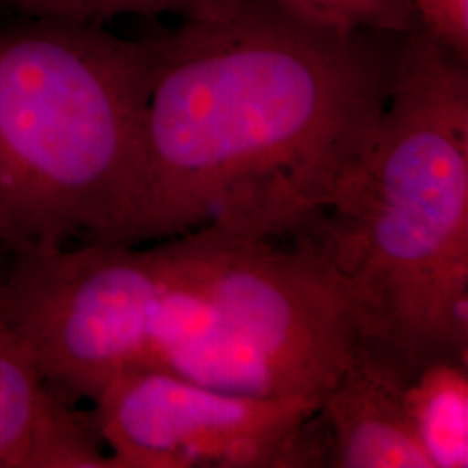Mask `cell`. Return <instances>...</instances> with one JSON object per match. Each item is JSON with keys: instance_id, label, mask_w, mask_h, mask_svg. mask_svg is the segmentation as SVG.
Wrapping results in <instances>:
<instances>
[{"instance_id": "7", "label": "cell", "mask_w": 468, "mask_h": 468, "mask_svg": "<svg viewBox=\"0 0 468 468\" xmlns=\"http://www.w3.org/2000/svg\"><path fill=\"white\" fill-rule=\"evenodd\" d=\"M411 363L382 340L357 335L319 415L336 468H432L413 434L404 385Z\"/></svg>"}, {"instance_id": "3", "label": "cell", "mask_w": 468, "mask_h": 468, "mask_svg": "<svg viewBox=\"0 0 468 468\" xmlns=\"http://www.w3.org/2000/svg\"><path fill=\"white\" fill-rule=\"evenodd\" d=\"M153 37L0 23V251L110 243L134 201Z\"/></svg>"}, {"instance_id": "12", "label": "cell", "mask_w": 468, "mask_h": 468, "mask_svg": "<svg viewBox=\"0 0 468 468\" xmlns=\"http://www.w3.org/2000/svg\"><path fill=\"white\" fill-rule=\"evenodd\" d=\"M425 30L468 59V0H406Z\"/></svg>"}, {"instance_id": "8", "label": "cell", "mask_w": 468, "mask_h": 468, "mask_svg": "<svg viewBox=\"0 0 468 468\" xmlns=\"http://www.w3.org/2000/svg\"><path fill=\"white\" fill-rule=\"evenodd\" d=\"M0 468H113L92 411L50 388L32 349L2 319Z\"/></svg>"}, {"instance_id": "9", "label": "cell", "mask_w": 468, "mask_h": 468, "mask_svg": "<svg viewBox=\"0 0 468 468\" xmlns=\"http://www.w3.org/2000/svg\"><path fill=\"white\" fill-rule=\"evenodd\" d=\"M404 402L432 468H467L468 359L437 356L411 365Z\"/></svg>"}, {"instance_id": "11", "label": "cell", "mask_w": 468, "mask_h": 468, "mask_svg": "<svg viewBox=\"0 0 468 468\" xmlns=\"http://www.w3.org/2000/svg\"><path fill=\"white\" fill-rule=\"evenodd\" d=\"M330 23L382 34L406 35L421 27L406 0H286Z\"/></svg>"}, {"instance_id": "1", "label": "cell", "mask_w": 468, "mask_h": 468, "mask_svg": "<svg viewBox=\"0 0 468 468\" xmlns=\"http://www.w3.org/2000/svg\"><path fill=\"white\" fill-rule=\"evenodd\" d=\"M151 37L141 176L110 243L198 229L301 239L352 200L404 35L250 0Z\"/></svg>"}, {"instance_id": "10", "label": "cell", "mask_w": 468, "mask_h": 468, "mask_svg": "<svg viewBox=\"0 0 468 468\" xmlns=\"http://www.w3.org/2000/svg\"><path fill=\"white\" fill-rule=\"evenodd\" d=\"M250 0H0V23L52 19L104 25L125 15H176L185 21H212L234 15Z\"/></svg>"}, {"instance_id": "4", "label": "cell", "mask_w": 468, "mask_h": 468, "mask_svg": "<svg viewBox=\"0 0 468 468\" xmlns=\"http://www.w3.org/2000/svg\"><path fill=\"white\" fill-rule=\"evenodd\" d=\"M165 280L150 368L253 398L323 399L359 335L347 292L309 243L198 229L158 241Z\"/></svg>"}, {"instance_id": "5", "label": "cell", "mask_w": 468, "mask_h": 468, "mask_svg": "<svg viewBox=\"0 0 468 468\" xmlns=\"http://www.w3.org/2000/svg\"><path fill=\"white\" fill-rule=\"evenodd\" d=\"M9 257L0 269V319L27 342L61 399L92 402L118 373L150 368L165 280L158 243H82Z\"/></svg>"}, {"instance_id": "2", "label": "cell", "mask_w": 468, "mask_h": 468, "mask_svg": "<svg viewBox=\"0 0 468 468\" xmlns=\"http://www.w3.org/2000/svg\"><path fill=\"white\" fill-rule=\"evenodd\" d=\"M305 238L361 334L411 365L468 359V59L423 27L402 37L357 193Z\"/></svg>"}, {"instance_id": "6", "label": "cell", "mask_w": 468, "mask_h": 468, "mask_svg": "<svg viewBox=\"0 0 468 468\" xmlns=\"http://www.w3.org/2000/svg\"><path fill=\"white\" fill-rule=\"evenodd\" d=\"M313 396L220 392L162 369L118 373L92 401L113 468H286Z\"/></svg>"}]
</instances>
